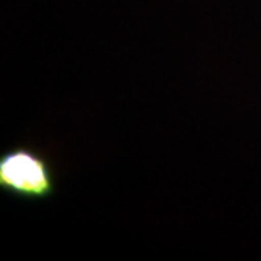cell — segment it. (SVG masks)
Masks as SVG:
<instances>
[{
	"label": "cell",
	"instance_id": "cell-1",
	"mask_svg": "<svg viewBox=\"0 0 261 261\" xmlns=\"http://www.w3.org/2000/svg\"><path fill=\"white\" fill-rule=\"evenodd\" d=\"M56 190V166L46 151L19 143L0 153V194L34 203L53 198Z\"/></svg>",
	"mask_w": 261,
	"mask_h": 261
}]
</instances>
